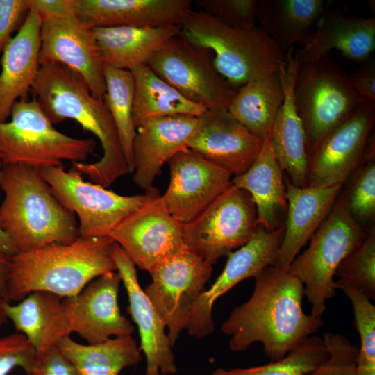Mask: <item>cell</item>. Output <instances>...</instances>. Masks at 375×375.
I'll return each instance as SVG.
<instances>
[{
	"label": "cell",
	"mask_w": 375,
	"mask_h": 375,
	"mask_svg": "<svg viewBox=\"0 0 375 375\" xmlns=\"http://www.w3.org/2000/svg\"><path fill=\"white\" fill-rule=\"evenodd\" d=\"M287 201V219L284 234L273 265L289 268L300 249L328 215L342 185L299 187L288 177L284 178Z\"/></svg>",
	"instance_id": "cell-23"
},
{
	"label": "cell",
	"mask_w": 375,
	"mask_h": 375,
	"mask_svg": "<svg viewBox=\"0 0 375 375\" xmlns=\"http://www.w3.org/2000/svg\"><path fill=\"white\" fill-rule=\"evenodd\" d=\"M31 9L32 0H0V56Z\"/></svg>",
	"instance_id": "cell-42"
},
{
	"label": "cell",
	"mask_w": 375,
	"mask_h": 375,
	"mask_svg": "<svg viewBox=\"0 0 375 375\" xmlns=\"http://www.w3.org/2000/svg\"><path fill=\"white\" fill-rule=\"evenodd\" d=\"M41 24L40 15L32 8L1 55L0 123L7 122L17 101L27 99L38 74Z\"/></svg>",
	"instance_id": "cell-24"
},
{
	"label": "cell",
	"mask_w": 375,
	"mask_h": 375,
	"mask_svg": "<svg viewBox=\"0 0 375 375\" xmlns=\"http://www.w3.org/2000/svg\"><path fill=\"white\" fill-rule=\"evenodd\" d=\"M199 123V116L175 115L147 121L137 128L133 143L135 184L145 190L151 188L162 166L188 148Z\"/></svg>",
	"instance_id": "cell-21"
},
{
	"label": "cell",
	"mask_w": 375,
	"mask_h": 375,
	"mask_svg": "<svg viewBox=\"0 0 375 375\" xmlns=\"http://www.w3.org/2000/svg\"><path fill=\"white\" fill-rule=\"evenodd\" d=\"M1 160V154H0V160Z\"/></svg>",
	"instance_id": "cell-49"
},
{
	"label": "cell",
	"mask_w": 375,
	"mask_h": 375,
	"mask_svg": "<svg viewBox=\"0 0 375 375\" xmlns=\"http://www.w3.org/2000/svg\"><path fill=\"white\" fill-rule=\"evenodd\" d=\"M258 0H196L194 4L222 22L235 28L256 26Z\"/></svg>",
	"instance_id": "cell-40"
},
{
	"label": "cell",
	"mask_w": 375,
	"mask_h": 375,
	"mask_svg": "<svg viewBox=\"0 0 375 375\" xmlns=\"http://www.w3.org/2000/svg\"><path fill=\"white\" fill-rule=\"evenodd\" d=\"M6 301L1 297H0V326L8 322L7 317L4 312V304Z\"/></svg>",
	"instance_id": "cell-48"
},
{
	"label": "cell",
	"mask_w": 375,
	"mask_h": 375,
	"mask_svg": "<svg viewBox=\"0 0 375 375\" xmlns=\"http://www.w3.org/2000/svg\"><path fill=\"white\" fill-rule=\"evenodd\" d=\"M0 188L5 194L0 226L18 251L70 244L79 237L74 213L59 202L37 168L2 163Z\"/></svg>",
	"instance_id": "cell-4"
},
{
	"label": "cell",
	"mask_w": 375,
	"mask_h": 375,
	"mask_svg": "<svg viewBox=\"0 0 375 375\" xmlns=\"http://www.w3.org/2000/svg\"><path fill=\"white\" fill-rule=\"evenodd\" d=\"M147 65L186 99L208 110H228L237 92L217 72L210 52L180 35L165 42Z\"/></svg>",
	"instance_id": "cell-11"
},
{
	"label": "cell",
	"mask_w": 375,
	"mask_h": 375,
	"mask_svg": "<svg viewBox=\"0 0 375 375\" xmlns=\"http://www.w3.org/2000/svg\"><path fill=\"white\" fill-rule=\"evenodd\" d=\"M249 299L236 307L221 326L233 351L261 342L271 362L286 356L323 324L303 312L304 286L289 268L270 265L256 276Z\"/></svg>",
	"instance_id": "cell-1"
},
{
	"label": "cell",
	"mask_w": 375,
	"mask_h": 375,
	"mask_svg": "<svg viewBox=\"0 0 375 375\" xmlns=\"http://www.w3.org/2000/svg\"><path fill=\"white\" fill-rule=\"evenodd\" d=\"M106 92L103 102L115 123L120 145L131 173L133 172V143L136 129L133 122L135 81L129 69L104 65Z\"/></svg>",
	"instance_id": "cell-34"
},
{
	"label": "cell",
	"mask_w": 375,
	"mask_h": 375,
	"mask_svg": "<svg viewBox=\"0 0 375 375\" xmlns=\"http://www.w3.org/2000/svg\"><path fill=\"white\" fill-rule=\"evenodd\" d=\"M10 257L0 252V297L8 302L7 282Z\"/></svg>",
	"instance_id": "cell-46"
},
{
	"label": "cell",
	"mask_w": 375,
	"mask_h": 375,
	"mask_svg": "<svg viewBox=\"0 0 375 375\" xmlns=\"http://www.w3.org/2000/svg\"><path fill=\"white\" fill-rule=\"evenodd\" d=\"M27 375H79L75 366L56 346L36 353Z\"/></svg>",
	"instance_id": "cell-43"
},
{
	"label": "cell",
	"mask_w": 375,
	"mask_h": 375,
	"mask_svg": "<svg viewBox=\"0 0 375 375\" xmlns=\"http://www.w3.org/2000/svg\"><path fill=\"white\" fill-rule=\"evenodd\" d=\"M375 102L365 100L309 156L308 187L343 185L374 150Z\"/></svg>",
	"instance_id": "cell-13"
},
{
	"label": "cell",
	"mask_w": 375,
	"mask_h": 375,
	"mask_svg": "<svg viewBox=\"0 0 375 375\" xmlns=\"http://www.w3.org/2000/svg\"><path fill=\"white\" fill-rule=\"evenodd\" d=\"M36 351L26 337L16 332L0 338V375H8L14 368L28 371Z\"/></svg>",
	"instance_id": "cell-41"
},
{
	"label": "cell",
	"mask_w": 375,
	"mask_h": 375,
	"mask_svg": "<svg viewBox=\"0 0 375 375\" xmlns=\"http://www.w3.org/2000/svg\"><path fill=\"white\" fill-rule=\"evenodd\" d=\"M40 66L57 63L80 75L96 98L106 92L104 64L91 28L74 12L41 18Z\"/></svg>",
	"instance_id": "cell-15"
},
{
	"label": "cell",
	"mask_w": 375,
	"mask_h": 375,
	"mask_svg": "<svg viewBox=\"0 0 375 375\" xmlns=\"http://www.w3.org/2000/svg\"><path fill=\"white\" fill-rule=\"evenodd\" d=\"M170 181L162 200L170 215L186 224L229 188L232 174L186 148L169 161Z\"/></svg>",
	"instance_id": "cell-17"
},
{
	"label": "cell",
	"mask_w": 375,
	"mask_h": 375,
	"mask_svg": "<svg viewBox=\"0 0 375 375\" xmlns=\"http://www.w3.org/2000/svg\"><path fill=\"white\" fill-rule=\"evenodd\" d=\"M179 35L210 51L217 72L235 89L278 72L286 62V53L258 26L232 27L200 10L190 11Z\"/></svg>",
	"instance_id": "cell-5"
},
{
	"label": "cell",
	"mask_w": 375,
	"mask_h": 375,
	"mask_svg": "<svg viewBox=\"0 0 375 375\" xmlns=\"http://www.w3.org/2000/svg\"><path fill=\"white\" fill-rule=\"evenodd\" d=\"M149 273L152 281L144 290L167 328L173 347L186 328L192 306L206 290L212 265L185 248Z\"/></svg>",
	"instance_id": "cell-12"
},
{
	"label": "cell",
	"mask_w": 375,
	"mask_h": 375,
	"mask_svg": "<svg viewBox=\"0 0 375 375\" xmlns=\"http://www.w3.org/2000/svg\"><path fill=\"white\" fill-rule=\"evenodd\" d=\"M37 169L59 202L77 215L80 237H108L126 216L160 194L152 186L143 194L122 196L63 165Z\"/></svg>",
	"instance_id": "cell-9"
},
{
	"label": "cell",
	"mask_w": 375,
	"mask_h": 375,
	"mask_svg": "<svg viewBox=\"0 0 375 375\" xmlns=\"http://www.w3.org/2000/svg\"><path fill=\"white\" fill-rule=\"evenodd\" d=\"M62 298L46 291L30 293L19 303L4 304V312L17 332L24 334L36 353L56 347L70 332Z\"/></svg>",
	"instance_id": "cell-28"
},
{
	"label": "cell",
	"mask_w": 375,
	"mask_h": 375,
	"mask_svg": "<svg viewBox=\"0 0 375 375\" xmlns=\"http://www.w3.org/2000/svg\"><path fill=\"white\" fill-rule=\"evenodd\" d=\"M335 286L342 290L352 303L355 328L360 340L356 360L357 375H375V306L350 283L339 279L335 281Z\"/></svg>",
	"instance_id": "cell-36"
},
{
	"label": "cell",
	"mask_w": 375,
	"mask_h": 375,
	"mask_svg": "<svg viewBox=\"0 0 375 375\" xmlns=\"http://www.w3.org/2000/svg\"><path fill=\"white\" fill-rule=\"evenodd\" d=\"M121 282L117 271L108 272L90 281L76 295L62 298L70 332L76 333L89 344L131 335L134 327L121 314L118 305Z\"/></svg>",
	"instance_id": "cell-18"
},
{
	"label": "cell",
	"mask_w": 375,
	"mask_h": 375,
	"mask_svg": "<svg viewBox=\"0 0 375 375\" xmlns=\"http://www.w3.org/2000/svg\"><path fill=\"white\" fill-rule=\"evenodd\" d=\"M346 192L349 210L356 222L364 224L375 217V153L370 152L364 162L353 172Z\"/></svg>",
	"instance_id": "cell-38"
},
{
	"label": "cell",
	"mask_w": 375,
	"mask_h": 375,
	"mask_svg": "<svg viewBox=\"0 0 375 375\" xmlns=\"http://www.w3.org/2000/svg\"><path fill=\"white\" fill-rule=\"evenodd\" d=\"M56 347L79 375H118L142 360L141 351L131 335L110 338L95 344H81L67 336Z\"/></svg>",
	"instance_id": "cell-33"
},
{
	"label": "cell",
	"mask_w": 375,
	"mask_h": 375,
	"mask_svg": "<svg viewBox=\"0 0 375 375\" xmlns=\"http://www.w3.org/2000/svg\"><path fill=\"white\" fill-rule=\"evenodd\" d=\"M112 258L117 272L127 292L128 311L137 324L140 337V349L147 362L145 375H172L177 372L175 358L165 324L145 292L141 288L135 265L115 242Z\"/></svg>",
	"instance_id": "cell-20"
},
{
	"label": "cell",
	"mask_w": 375,
	"mask_h": 375,
	"mask_svg": "<svg viewBox=\"0 0 375 375\" xmlns=\"http://www.w3.org/2000/svg\"><path fill=\"white\" fill-rule=\"evenodd\" d=\"M231 183L247 192L254 202L258 226L272 231L281 226L288 201L283 170L274 153L271 136L250 168Z\"/></svg>",
	"instance_id": "cell-27"
},
{
	"label": "cell",
	"mask_w": 375,
	"mask_h": 375,
	"mask_svg": "<svg viewBox=\"0 0 375 375\" xmlns=\"http://www.w3.org/2000/svg\"><path fill=\"white\" fill-rule=\"evenodd\" d=\"M283 234L284 226L272 231L258 226L256 234L247 243L228 254L220 275L192 306L185 328L190 335L201 338L213 333L215 302L242 280L256 276L272 265Z\"/></svg>",
	"instance_id": "cell-16"
},
{
	"label": "cell",
	"mask_w": 375,
	"mask_h": 375,
	"mask_svg": "<svg viewBox=\"0 0 375 375\" xmlns=\"http://www.w3.org/2000/svg\"><path fill=\"white\" fill-rule=\"evenodd\" d=\"M367 235L347 206L346 193L338 196L328 215L311 237L308 248L294 259L289 269L304 286L311 315L322 317L327 299L336 288L333 276L340 262L355 251Z\"/></svg>",
	"instance_id": "cell-7"
},
{
	"label": "cell",
	"mask_w": 375,
	"mask_h": 375,
	"mask_svg": "<svg viewBox=\"0 0 375 375\" xmlns=\"http://www.w3.org/2000/svg\"><path fill=\"white\" fill-rule=\"evenodd\" d=\"M104 65L120 69L147 64L180 26H119L92 28Z\"/></svg>",
	"instance_id": "cell-29"
},
{
	"label": "cell",
	"mask_w": 375,
	"mask_h": 375,
	"mask_svg": "<svg viewBox=\"0 0 375 375\" xmlns=\"http://www.w3.org/2000/svg\"><path fill=\"white\" fill-rule=\"evenodd\" d=\"M293 96L305 130L308 156L365 101L353 88L350 74L330 53L299 62Z\"/></svg>",
	"instance_id": "cell-6"
},
{
	"label": "cell",
	"mask_w": 375,
	"mask_h": 375,
	"mask_svg": "<svg viewBox=\"0 0 375 375\" xmlns=\"http://www.w3.org/2000/svg\"><path fill=\"white\" fill-rule=\"evenodd\" d=\"M323 340L328 358L308 375H357L358 347L340 333H326Z\"/></svg>",
	"instance_id": "cell-39"
},
{
	"label": "cell",
	"mask_w": 375,
	"mask_h": 375,
	"mask_svg": "<svg viewBox=\"0 0 375 375\" xmlns=\"http://www.w3.org/2000/svg\"><path fill=\"white\" fill-rule=\"evenodd\" d=\"M31 92L53 124L73 119L99 140L102 158L93 163L72 162V169L104 188L131 173L110 112L80 75L60 64L42 65Z\"/></svg>",
	"instance_id": "cell-2"
},
{
	"label": "cell",
	"mask_w": 375,
	"mask_h": 375,
	"mask_svg": "<svg viewBox=\"0 0 375 375\" xmlns=\"http://www.w3.org/2000/svg\"><path fill=\"white\" fill-rule=\"evenodd\" d=\"M32 8L41 18L74 12L73 0H32Z\"/></svg>",
	"instance_id": "cell-45"
},
{
	"label": "cell",
	"mask_w": 375,
	"mask_h": 375,
	"mask_svg": "<svg viewBox=\"0 0 375 375\" xmlns=\"http://www.w3.org/2000/svg\"><path fill=\"white\" fill-rule=\"evenodd\" d=\"M326 13L323 0H259V27L286 53L316 28Z\"/></svg>",
	"instance_id": "cell-30"
},
{
	"label": "cell",
	"mask_w": 375,
	"mask_h": 375,
	"mask_svg": "<svg viewBox=\"0 0 375 375\" xmlns=\"http://www.w3.org/2000/svg\"><path fill=\"white\" fill-rule=\"evenodd\" d=\"M299 45V62H312L339 51L350 60L364 62L375 49V19L342 13H325L315 30Z\"/></svg>",
	"instance_id": "cell-25"
},
{
	"label": "cell",
	"mask_w": 375,
	"mask_h": 375,
	"mask_svg": "<svg viewBox=\"0 0 375 375\" xmlns=\"http://www.w3.org/2000/svg\"><path fill=\"white\" fill-rule=\"evenodd\" d=\"M129 70L135 81L133 122L135 129L151 119L175 115L201 116L208 110L183 97L147 64Z\"/></svg>",
	"instance_id": "cell-32"
},
{
	"label": "cell",
	"mask_w": 375,
	"mask_h": 375,
	"mask_svg": "<svg viewBox=\"0 0 375 375\" xmlns=\"http://www.w3.org/2000/svg\"><path fill=\"white\" fill-rule=\"evenodd\" d=\"M258 227L251 197L231 184L195 218L183 224V239L187 249L212 265L247 243Z\"/></svg>",
	"instance_id": "cell-10"
},
{
	"label": "cell",
	"mask_w": 375,
	"mask_h": 375,
	"mask_svg": "<svg viewBox=\"0 0 375 375\" xmlns=\"http://www.w3.org/2000/svg\"><path fill=\"white\" fill-rule=\"evenodd\" d=\"M74 12L91 28L180 26L190 0H73Z\"/></svg>",
	"instance_id": "cell-22"
},
{
	"label": "cell",
	"mask_w": 375,
	"mask_h": 375,
	"mask_svg": "<svg viewBox=\"0 0 375 375\" xmlns=\"http://www.w3.org/2000/svg\"><path fill=\"white\" fill-rule=\"evenodd\" d=\"M323 338L312 335L283 358L249 368L217 369L212 375H308L328 358Z\"/></svg>",
	"instance_id": "cell-35"
},
{
	"label": "cell",
	"mask_w": 375,
	"mask_h": 375,
	"mask_svg": "<svg viewBox=\"0 0 375 375\" xmlns=\"http://www.w3.org/2000/svg\"><path fill=\"white\" fill-rule=\"evenodd\" d=\"M356 93L362 99L375 102V62L372 58L350 74Z\"/></svg>",
	"instance_id": "cell-44"
},
{
	"label": "cell",
	"mask_w": 375,
	"mask_h": 375,
	"mask_svg": "<svg viewBox=\"0 0 375 375\" xmlns=\"http://www.w3.org/2000/svg\"><path fill=\"white\" fill-rule=\"evenodd\" d=\"M110 237H78L70 244H51L10 257L9 301L46 291L62 298L78 294L90 281L117 271Z\"/></svg>",
	"instance_id": "cell-3"
},
{
	"label": "cell",
	"mask_w": 375,
	"mask_h": 375,
	"mask_svg": "<svg viewBox=\"0 0 375 375\" xmlns=\"http://www.w3.org/2000/svg\"><path fill=\"white\" fill-rule=\"evenodd\" d=\"M108 237L121 247L135 266L148 272L186 248L183 224L168 212L161 194L126 216Z\"/></svg>",
	"instance_id": "cell-14"
},
{
	"label": "cell",
	"mask_w": 375,
	"mask_h": 375,
	"mask_svg": "<svg viewBox=\"0 0 375 375\" xmlns=\"http://www.w3.org/2000/svg\"><path fill=\"white\" fill-rule=\"evenodd\" d=\"M188 148L234 176L247 172L258 156L264 140L251 133L228 110H208Z\"/></svg>",
	"instance_id": "cell-19"
},
{
	"label": "cell",
	"mask_w": 375,
	"mask_h": 375,
	"mask_svg": "<svg viewBox=\"0 0 375 375\" xmlns=\"http://www.w3.org/2000/svg\"><path fill=\"white\" fill-rule=\"evenodd\" d=\"M294 48L286 53V62L279 70L285 97L276 115L271 142L274 153L290 181L299 187L307 184L309 156L301 119L296 109L293 85L299 64Z\"/></svg>",
	"instance_id": "cell-26"
},
{
	"label": "cell",
	"mask_w": 375,
	"mask_h": 375,
	"mask_svg": "<svg viewBox=\"0 0 375 375\" xmlns=\"http://www.w3.org/2000/svg\"><path fill=\"white\" fill-rule=\"evenodd\" d=\"M2 162L0 160V182L1 178ZM0 252L12 256L18 252L15 244L8 235L0 226Z\"/></svg>",
	"instance_id": "cell-47"
},
{
	"label": "cell",
	"mask_w": 375,
	"mask_h": 375,
	"mask_svg": "<svg viewBox=\"0 0 375 375\" xmlns=\"http://www.w3.org/2000/svg\"><path fill=\"white\" fill-rule=\"evenodd\" d=\"M285 92L279 72L253 78L240 87L228 111L262 140L272 135Z\"/></svg>",
	"instance_id": "cell-31"
},
{
	"label": "cell",
	"mask_w": 375,
	"mask_h": 375,
	"mask_svg": "<svg viewBox=\"0 0 375 375\" xmlns=\"http://www.w3.org/2000/svg\"><path fill=\"white\" fill-rule=\"evenodd\" d=\"M335 276L354 285L370 300L375 299L374 226L362 244L340 262Z\"/></svg>",
	"instance_id": "cell-37"
},
{
	"label": "cell",
	"mask_w": 375,
	"mask_h": 375,
	"mask_svg": "<svg viewBox=\"0 0 375 375\" xmlns=\"http://www.w3.org/2000/svg\"><path fill=\"white\" fill-rule=\"evenodd\" d=\"M9 122L0 123L2 163H23L35 168L61 166L62 160L83 162L94 153L92 138L67 135L54 126L35 99L12 106Z\"/></svg>",
	"instance_id": "cell-8"
}]
</instances>
